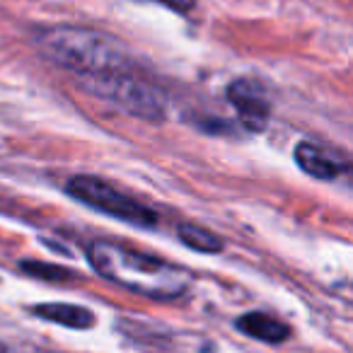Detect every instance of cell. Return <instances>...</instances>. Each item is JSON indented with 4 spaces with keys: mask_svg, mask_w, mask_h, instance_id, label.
I'll list each match as a JSON object with an SVG mask.
<instances>
[{
    "mask_svg": "<svg viewBox=\"0 0 353 353\" xmlns=\"http://www.w3.org/2000/svg\"><path fill=\"white\" fill-rule=\"evenodd\" d=\"M88 261L102 279L155 300L179 298L192 283L182 266L109 240H94L88 247Z\"/></svg>",
    "mask_w": 353,
    "mask_h": 353,
    "instance_id": "obj_1",
    "label": "cell"
},
{
    "mask_svg": "<svg viewBox=\"0 0 353 353\" xmlns=\"http://www.w3.org/2000/svg\"><path fill=\"white\" fill-rule=\"evenodd\" d=\"M39 51L56 65L83 78L133 73V59L117 37L92 27L56 25L37 39Z\"/></svg>",
    "mask_w": 353,
    "mask_h": 353,
    "instance_id": "obj_2",
    "label": "cell"
},
{
    "mask_svg": "<svg viewBox=\"0 0 353 353\" xmlns=\"http://www.w3.org/2000/svg\"><path fill=\"white\" fill-rule=\"evenodd\" d=\"M83 88L90 94L104 99L112 107L121 109L143 121H162L165 119V99L160 90L148 80L136 78L133 73L99 75V78H83Z\"/></svg>",
    "mask_w": 353,
    "mask_h": 353,
    "instance_id": "obj_3",
    "label": "cell"
},
{
    "mask_svg": "<svg viewBox=\"0 0 353 353\" xmlns=\"http://www.w3.org/2000/svg\"><path fill=\"white\" fill-rule=\"evenodd\" d=\"M65 192L75 199V201L85 203V206L102 211L112 218H119L123 223H131L138 228H155L157 225V213L150 206L136 201L128 194L119 192L104 179L90 174H78L65 184Z\"/></svg>",
    "mask_w": 353,
    "mask_h": 353,
    "instance_id": "obj_4",
    "label": "cell"
},
{
    "mask_svg": "<svg viewBox=\"0 0 353 353\" xmlns=\"http://www.w3.org/2000/svg\"><path fill=\"white\" fill-rule=\"evenodd\" d=\"M228 99L237 112L240 123L252 133H259L269 126L271 99L259 80L240 78L228 88Z\"/></svg>",
    "mask_w": 353,
    "mask_h": 353,
    "instance_id": "obj_5",
    "label": "cell"
},
{
    "mask_svg": "<svg viewBox=\"0 0 353 353\" xmlns=\"http://www.w3.org/2000/svg\"><path fill=\"white\" fill-rule=\"evenodd\" d=\"M295 162L300 165V170L307 172L314 179H336L351 167L341 152L312 141H300L295 145Z\"/></svg>",
    "mask_w": 353,
    "mask_h": 353,
    "instance_id": "obj_6",
    "label": "cell"
},
{
    "mask_svg": "<svg viewBox=\"0 0 353 353\" xmlns=\"http://www.w3.org/2000/svg\"><path fill=\"white\" fill-rule=\"evenodd\" d=\"M235 327L245 336H252L264 343H283L290 339V327L279 317H271L266 312H247L237 317Z\"/></svg>",
    "mask_w": 353,
    "mask_h": 353,
    "instance_id": "obj_7",
    "label": "cell"
},
{
    "mask_svg": "<svg viewBox=\"0 0 353 353\" xmlns=\"http://www.w3.org/2000/svg\"><path fill=\"white\" fill-rule=\"evenodd\" d=\"M34 317L46 319V322L63 324V327H70V329H78V332H85V329L94 327V322H97L94 314H92V310L83 307V305H70V303L37 305Z\"/></svg>",
    "mask_w": 353,
    "mask_h": 353,
    "instance_id": "obj_8",
    "label": "cell"
},
{
    "mask_svg": "<svg viewBox=\"0 0 353 353\" xmlns=\"http://www.w3.org/2000/svg\"><path fill=\"white\" fill-rule=\"evenodd\" d=\"M176 235H179V240L187 247H192V250H196V252H203V254H218V252H223V247H225V242H223L216 232L206 230V228H201V225H194V223H179Z\"/></svg>",
    "mask_w": 353,
    "mask_h": 353,
    "instance_id": "obj_9",
    "label": "cell"
},
{
    "mask_svg": "<svg viewBox=\"0 0 353 353\" xmlns=\"http://www.w3.org/2000/svg\"><path fill=\"white\" fill-rule=\"evenodd\" d=\"M22 271L27 276H34V279H44V281H70L75 279L73 271L63 269V266H51L44 261H22Z\"/></svg>",
    "mask_w": 353,
    "mask_h": 353,
    "instance_id": "obj_10",
    "label": "cell"
},
{
    "mask_svg": "<svg viewBox=\"0 0 353 353\" xmlns=\"http://www.w3.org/2000/svg\"><path fill=\"white\" fill-rule=\"evenodd\" d=\"M155 3H160V6L170 8L174 12H182V15H187V12H192L196 8V0H155Z\"/></svg>",
    "mask_w": 353,
    "mask_h": 353,
    "instance_id": "obj_11",
    "label": "cell"
}]
</instances>
